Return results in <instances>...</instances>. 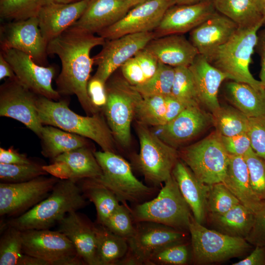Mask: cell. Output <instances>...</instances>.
<instances>
[{
	"instance_id": "1",
	"label": "cell",
	"mask_w": 265,
	"mask_h": 265,
	"mask_svg": "<svg viewBox=\"0 0 265 265\" xmlns=\"http://www.w3.org/2000/svg\"><path fill=\"white\" fill-rule=\"evenodd\" d=\"M105 42L101 36L71 26L47 45L48 54L57 55L61 63L56 80V90L60 95H76L88 116L100 111L93 106L87 92L94 64L90 52Z\"/></svg>"
},
{
	"instance_id": "2",
	"label": "cell",
	"mask_w": 265,
	"mask_h": 265,
	"mask_svg": "<svg viewBox=\"0 0 265 265\" xmlns=\"http://www.w3.org/2000/svg\"><path fill=\"white\" fill-rule=\"evenodd\" d=\"M76 181L60 180L50 194L23 214L12 217L5 225L21 231L50 229L68 213L78 211L87 204Z\"/></svg>"
},
{
	"instance_id": "3",
	"label": "cell",
	"mask_w": 265,
	"mask_h": 265,
	"mask_svg": "<svg viewBox=\"0 0 265 265\" xmlns=\"http://www.w3.org/2000/svg\"><path fill=\"white\" fill-rule=\"evenodd\" d=\"M37 109L41 123L89 138L103 151L115 153L116 140L100 113L92 116L80 115L68 107L66 100L54 101L39 96Z\"/></svg>"
},
{
	"instance_id": "4",
	"label": "cell",
	"mask_w": 265,
	"mask_h": 265,
	"mask_svg": "<svg viewBox=\"0 0 265 265\" xmlns=\"http://www.w3.org/2000/svg\"><path fill=\"white\" fill-rule=\"evenodd\" d=\"M265 23L248 28L238 27L234 35L207 59L225 74L228 79L247 83L258 90H265L260 80L255 79L249 71L257 33Z\"/></svg>"
},
{
	"instance_id": "5",
	"label": "cell",
	"mask_w": 265,
	"mask_h": 265,
	"mask_svg": "<svg viewBox=\"0 0 265 265\" xmlns=\"http://www.w3.org/2000/svg\"><path fill=\"white\" fill-rule=\"evenodd\" d=\"M191 210L172 175L154 199L136 204L132 210L135 223L152 222L184 231L188 229Z\"/></svg>"
},
{
	"instance_id": "6",
	"label": "cell",
	"mask_w": 265,
	"mask_h": 265,
	"mask_svg": "<svg viewBox=\"0 0 265 265\" xmlns=\"http://www.w3.org/2000/svg\"><path fill=\"white\" fill-rule=\"evenodd\" d=\"M102 174L94 179L109 189L122 204L142 203L154 192V187L145 185L133 175L129 163L115 153L94 151Z\"/></svg>"
},
{
	"instance_id": "7",
	"label": "cell",
	"mask_w": 265,
	"mask_h": 265,
	"mask_svg": "<svg viewBox=\"0 0 265 265\" xmlns=\"http://www.w3.org/2000/svg\"><path fill=\"white\" fill-rule=\"evenodd\" d=\"M107 102L103 108L105 118L116 141L123 147L131 142V126L140 94L125 79H108Z\"/></svg>"
},
{
	"instance_id": "8",
	"label": "cell",
	"mask_w": 265,
	"mask_h": 265,
	"mask_svg": "<svg viewBox=\"0 0 265 265\" xmlns=\"http://www.w3.org/2000/svg\"><path fill=\"white\" fill-rule=\"evenodd\" d=\"M192 258L195 264L220 262L241 255L251 247L244 238L208 229L191 218L188 226Z\"/></svg>"
},
{
	"instance_id": "9",
	"label": "cell",
	"mask_w": 265,
	"mask_h": 265,
	"mask_svg": "<svg viewBox=\"0 0 265 265\" xmlns=\"http://www.w3.org/2000/svg\"><path fill=\"white\" fill-rule=\"evenodd\" d=\"M180 159L201 182L212 185L225 177L229 154L216 132L179 152Z\"/></svg>"
},
{
	"instance_id": "10",
	"label": "cell",
	"mask_w": 265,
	"mask_h": 265,
	"mask_svg": "<svg viewBox=\"0 0 265 265\" xmlns=\"http://www.w3.org/2000/svg\"><path fill=\"white\" fill-rule=\"evenodd\" d=\"M136 132L140 144L137 165L146 181L157 186L171 176L180 158L179 152L152 132L147 126L137 122Z\"/></svg>"
},
{
	"instance_id": "11",
	"label": "cell",
	"mask_w": 265,
	"mask_h": 265,
	"mask_svg": "<svg viewBox=\"0 0 265 265\" xmlns=\"http://www.w3.org/2000/svg\"><path fill=\"white\" fill-rule=\"evenodd\" d=\"M22 238L24 253L47 265H84L71 241L58 230H25L22 231Z\"/></svg>"
},
{
	"instance_id": "12",
	"label": "cell",
	"mask_w": 265,
	"mask_h": 265,
	"mask_svg": "<svg viewBox=\"0 0 265 265\" xmlns=\"http://www.w3.org/2000/svg\"><path fill=\"white\" fill-rule=\"evenodd\" d=\"M183 231L152 222L135 223L133 235L128 240L129 249L119 265H148L152 255L168 244L183 242Z\"/></svg>"
},
{
	"instance_id": "13",
	"label": "cell",
	"mask_w": 265,
	"mask_h": 265,
	"mask_svg": "<svg viewBox=\"0 0 265 265\" xmlns=\"http://www.w3.org/2000/svg\"><path fill=\"white\" fill-rule=\"evenodd\" d=\"M59 179L42 176L19 183H0V216L15 217L46 198Z\"/></svg>"
},
{
	"instance_id": "14",
	"label": "cell",
	"mask_w": 265,
	"mask_h": 265,
	"mask_svg": "<svg viewBox=\"0 0 265 265\" xmlns=\"http://www.w3.org/2000/svg\"><path fill=\"white\" fill-rule=\"evenodd\" d=\"M38 96L16 78H8L0 86V116L21 122L40 137L43 125L37 109Z\"/></svg>"
},
{
	"instance_id": "15",
	"label": "cell",
	"mask_w": 265,
	"mask_h": 265,
	"mask_svg": "<svg viewBox=\"0 0 265 265\" xmlns=\"http://www.w3.org/2000/svg\"><path fill=\"white\" fill-rule=\"evenodd\" d=\"M0 53L11 65L17 80L24 87L39 96L54 101L60 100V95L52 87L55 75L53 66L39 65L30 55L16 49L1 50Z\"/></svg>"
},
{
	"instance_id": "16",
	"label": "cell",
	"mask_w": 265,
	"mask_h": 265,
	"mask_svg": "<svg viewBox=\"0 0 265 265\" xmlns=\"http://www.w3.org/2000/svg\"><path fill=\"white\" fill-rule=\"evenodd\" d=\"M155 38L153 31L129 34L106 40L102 50L93 57L97 65L93 76L106 83L112 74L128 59L143 49Z\"/></svg>"
},
{
	"instance_id": "17",
	"label": "cell",
	"mask_w": 265,
	"mask_h": 265,
	"mask_svg": "<svg viewBox=\"0 0 265 265\" xmlns=\"http://www.w3.org/2000/svg\"><path fill=\"white\" fill-rule=\"evenodd\" d=\"M175 5L174 0H149L138 4L114 24L97 34L110 40L129 34L153 31L166 10Z\"/></svg>"
},
{
	"instance_id": "18",
	"label": "cell",
	"mask_w": 265,
	"mask_h": 265,
	"mask_svg": "<svg viewBox=\"0 0 265 265\" xmlns=\"http://www.w3.org/2000/svg\"><path fill=\"white\" fill-rule=\"evenodd\" d=\"M1 50L14 49L30 55L39 65L47 62V43L41 34L37 16L0 26Z\"/></svg>"
},
{
	"instance_id": "19",
	"label": "cell",
	"mask_w": 265,
	"mask_h": 265,
	"mask_svg": "<svg viewBox=\"0 0 265 265\" xmlns=\"http://www.w3.org/2000/svg\"><path fill=\"white\" fill-rule=\"evenodd\" d=\"M94 152L88 146L80 147L51 159V164L43 167L48 174L60 180L97 179L102 171Z\"/></svg>"
},
{
	"instance_id": "20",
	"label": "cell",
	"mask_w": 265,
	"mask_h": 265,
	"mask_svg": "<svg viewBox=\"0 0 265 265\" xmlns=\"http://www.w3.org/2000/svg\"><path fill=\"white\" fill-rule=\"evenodd\" d=\"M212 0L191 4L174 5L164 14L153 31L155 38L190 31L216 12Z\"/></svg>"
},
{
	"instance_id": "21",
	"label": "cell",
	"mask_w": 265,
	"mask_h": 265,
	"mask_svg": "<svg viewBox=\"0 0 265 265\" xmlns=\"http://www.w3.org/2000/svg\"><path fill=\"white\" fill-rule=\"evenodd\" d=\"M211 124L212 114L206 113L200 106L186 107L170 122L157 127L160 130L158 136L176 149L197 136Z\"/></svg>"
},
{
	"instance_id": "22",
	"label": "cell",
	"mask_w": 265,
	"mask_h": 265,
	"mask_svg": "<svg viewBox=\"0 0 265 265\" xmlns=\"http://www.w3.org/2000/svg\"><path fill=\"white\" fill-rule=\"evenodd\" d=\"M90 0L69 3L49 2L38 13L39 28L47 44L72 26L81 16Z\"/></svg>"
},
{
	"instance_id": "23",
	"label": "cell",
	"mask_w": 265,
	"mask_h": 265,
	"mask_svg": "<svg viewBox=\"0 0 265 265\" xmlns=\"http://www.w3.org/2000/svg\"><path fill=\"white\" fill-rule=\"evenodd\" d=\"M58 224L57 230L71 241L84 265H100L94 224L74 211L67 214Z\"/></svg>"
},
{
	"instance_id": "24",
	"label": "cell",
	"mask_w": 265,
	"mask_h": 265,
	"mask_svg": "<svg viewBox=\"0 0 265 265\" xmlns=\"http://www.w3.org/2000/svg\"><path fill=\"white\" fill-rule=\"evenodd\" d=\"M238 25L216 11L190 31L189 40L207 59L236 32Z\"/></svg>"
},
{
	"instance_id": "25",
	"label": "cell",
	"mask_w": 265,
	"mask_h": 265,
	"mask_svg": "<svg viewBox=\"0 0 265 265\" xmlns=\"http://www.w3.org/2000/svg\"><path fill=\"white\" fill-rule=\"evenodd\" d=\"M132 8L126 0H90L80 18L72 26L94 34L121 19Z\"/></svg>"
},
{
	"instance_id": "26",
	"label": "cell",
	"mask_w": 265,
	"mask_h": 265,
	"mask_svg": "<svg viewBox=\"0 0 265 265\" xmlns=\"http://www.w3.org/2000/svg\"><path fill=\"white\" fill-rule=\"evenodd\" d=\"M188 67L193 77L200 104L213 114L221 106L218 93L222 82L228 79L227 76L199 53Z\"/></svg>"
},
{
	"instance_id": "27",
	"label": "cell",
	"mask_w": 265,
	"mask_h": 265,
	"mask_svg": "<svg viewBox=\"0 0 265 265\" xmlns=\"http://www.w3.org/2000/svg\"><path fill=\"white\" fill-rule=\"evenodd\" d=\"M159 62L173 67H188L199 54L196 48L183 34L154 38L144 48Z\"/></svg>"
},
{
	"instance_id": "28",
	"label": "cell",
	"mask_w": 265,
	"mask_h": 265,
	"mask_svg": "<svg viewBox=\"0 0 265 265\" xmlns=\"http://www.w3.org/2000/svg\"><path fill=\"white\" fill-rule=\"evenodd\" d=\"M172 175L188 205L194 218L203 224L207 212V200L210 185L199 180L181 159L176 163Z\"/></svg>"
},
{
	"instance_id": "29",
	"label": "cell",
	"mask_w": 265,
	"mask_h": 265,
	"mask_svg": "<svg viewBox=\"0 0 265 265\" xmlns=\"http://www.w3.org/2000/svg\"><path fill=\"white\" fill-rule=\"evenodd\" d=\"M223 183L240 203L255 213L264 202L254 192L250 182L248 166L243 156L229 155Z\"/></svg>"
},
{
	"instance_id": "30",
	"label": "cell",
	"mask_w": 265,
	"mask_h": 265,
	"mask_svg": "<svg viewBox=\"0 0 265 265\" xmlns=\"http://www.w3.org/2000/svg\"><path fill=\"white\" fill-rule=\"evenodd\" d=\"M225 93L234 107L248 117L265 116V89L232 80L226 84Z\"/></svg>"
},
{
	"instance_id": "31",
	"label": "cell",
	"mask_w": 265,
	"mask_h": 265,
	"mask_svg": "<svg viewBox=\"0 0 265 265\" xmlns=\"http://www.w3.org/2000/svg\"><path fill=\"white\" fill-rule=\"evenodd\" d=\"M209 217L212 224L219 232L245 238L252 228L254 213L239 203L222 213H209Z\"/></svg>"
},
{
	"instance_id": "32",
	"label": "cell",
	"mask_w": 265,
	"mask_h": 265,
	"mask_svg": "<svg viewBox=\"0 0 265 265\" xmlns=\"http://www.w3.org/2000/svg\"><path fill=\"white\" fill-rule=\"evenodd\" d=\"M219 13L229 18L239 28L254 26L265 22L256 0H212Z\"/></svg>"
},
{
	"instance_id": "33",
	"label": "cell",
	"mask_w": 265,
	"mask_h": 265,
	"mask_svg": "<svg viewBox=\"0 0 265 265\" xmlns=\"http://www.w3.org/2000/svg\"><path fill=\"white\" fill-rule=\"evenodd\" d=\"M40 138L42 142L41 154L51 159L67 152L88 146L85 137L50 125L43 126Z\"/></svg>"
},
{
	"instance_id": "34",
	"label": "cell",
	"mask_w": 265,
	"mask_h": 265,
	"mask_svg": "<svg viewBox=\"0 0 265 265\" xmlns=\"http://www.w3.org/2000/svg\"><path fill=\"white\" fill-rule=\"evenodd\" d=\"M86 198L93 202L97 212V223L104 224L120 204L115 194L94 179L77 181Z\"/></svg>"
},
{
	"instance_id": "35",
	"label": "cell",
	"mask_w": 265,
	"mask_h": 265,
	"mask_svg": "<svg viewBox=\"0 0 265 265\" xmlns=\"http://www.w3.org/2000/svg\"><path fill=\"white\" fill-rule=\"evenodd\" d=\"M94 230L100 265H119L128 252V240L102 224H94Z\"/></svg>"
},
{
	"instance_id": "36",
	"label": "cell",
	"mask_w": 265,
	"mask_h": 265,
	"mask_svg": "<svg viewBox=\"0 0 265 265\" xmlns=\"http://www.w3.org/2000/svg\"><path fill=\"white\" fill-rule=\"evenodd\" d=\"M5 228L0 239V265H47L43 260L24 253L21 231L11 226Z\"/></svg>"
},
{
	"instance_id": "37",
	"label": "cell",
	"mask_w": 265,
	"mask_h": 265,
	"mask_svg": "<svg viewBox=\"0 0 265 265\" xmlns=\"http://www.w3.org/2000/svg\"><path fill=\"white\" fill-rule=\"evenodd\" d=\"M212 114V124L216 132L224 136L247 133L249 117L234 106H220Z\"/></svg>"
},
{
	"instance_id": "38",
	"label": "cell",
	"mask_w": 265,
	"mask_h": 265,
	"mask_svg": "<svg viewBox=\"0 0 265 265\" xmlns=\"http://www.w3.org/2000/svg\"><path fill=\"white\" fill-rule=\"evenodd\" d=\"M165 113L166 97L142 96L136 104L134 117L138 123L157 127L164 124Z\"/></svg>"
},
{
	"instance_id": "39",
	"label": "cell",
	"mask_w": 265,
	"mask_h": 265,
	"mask_svg": "<svg viewBox=\"0 0 265 265\" xmlns=\"http://www.w3.org/2000/svg\"><path fill=\"white\" fill-rule=\"evenodd\" d=\"M175 68L159 62L155 75L144 82L133 86L142 97L171 95L174 79Z\"/></svg>"
},
{
	"instance_id": "40",
	"label": "cell",
	"mask_w": 265,
	"mask_h": 265,
	"mask_svg": "<svg viewBox=\"0 0 265 265\" xmlns=\"http://www.w3.org/2000/svg\"><path fill=\"white\" fill-rule=\"evenodd\" d=\"M171 96L186 107L200 106L193 77L188 67H175Z\"/></svg>"
},
{
	"instance_id": "41",
	"label": "cell",
	"mask_w": 265,
	"mask_h": 265,
	"mask_svg": "<svg viewBox=\"0 0 265 265\" xmlns=\"http://www.w3.org/2000/svg\"><path fill=\"white\" fill-rule=\"evenodd\" d=\"M43 166L34 162L18 164L0 163V183H23L48 175Z\"/></svg>"
},
{
	"instance_id": "42",
	"label": "cell",
	"mask_w": 265,
	"mask_h": 265,
	"mask_svg": "<svg viewBox=\"0 0 265 265\" xmlns=\"http://www.w3.org/2000/svg\"><path fill=\"white\" fill-rule=\"evenodd\" d=\"M42 0H0V17L4 20L19 21L37 16Z\"/></svg>"
},
{
	"instance_id": "43",
	"label": "cell",
	"mask_w": 265,
	"mask_h": 265,
	"mask_svg": "<svg viewBox=\"0 0 265 265\" xmlns=\"http://www.w3.org/2000/svg\"><path fill=\"white\" fill-rule=\"evenodd\" d=\"M103 225L112 233L127 239L131 238L135 231L132 210L127 204H120Z\"/></svg>"
},
{
	"instance_id": "44",
	"label": "cell",
	"mask_w": 265,
	"mask_h": 265,
	"mask_svg": "<svg viewBox=\"0 0 265 265\" xmlns=\"http://www.w3.org/2000/svg\"><path fill=\"white\" fill-rule=\"evenodd\" d=\"M240 203L223 183L210 185L207 210L211 213H222Z\"/></svg>"
},
{
	"instance_id": "45",
	"label": "cell",
	"mask_w": 265,
	"mask_h": 265,
	"mask_svg": "<svg viewBox=\"0 0 265 265\" xmlns=\"http://www.w3.org/2000/svg\"><path fill=\"white\" fill-rule=\"evenodd\" d=\"M189 252L188 246L183 242L164 246L151 256L148 265H184L188 263Z\"/></svg>"
},
{
	"instance_id": "46",
	"label": "cell",
	"mask_w": 265,
	"mask_h": 265,
	"mask_svg": "<svg viewBox=\"0 0 265 265\" xmlns=\"http://www.w3.org/2000/svg\"><path fill=\"white\" fill-rule=\"evenodd\" d=\"M248 166L251 187L257 197L265 201V160L252 148L243 156Z\"/></svg>"
},
{
	"instance_id": "47",
	"label": "cell",
	"mask_w": 265,
	"mask_h": 265,
	"mask_svg": "<svg viewBox=\"0 0 265 265\" xmlns=\"http://www.w3.org/2000/svg\"><path fill=\"white\" fill-rule=\"evenodd\" d=\"M247 133L252 150L265 160V116L249 118Z\"/></svg>"
},
{
	"instance_id": "48",
	"label": "cell",
	"mask_w": 265,
	"mask_h": 265,
	"mask_svg": "<svg viewBox=\"0 0 265 265\" xmlns=\"http://www.w3.org/2000/svg\"><path fill=\"white\" fill-rule=\"evenodd\" d=\"M245 239L255 246H265V201L254 213L252 228Z\"/></svg>"
},
{
	"instance_id": "49",
	"label": "cell",
	"mask_w": 265,
	"mask_h": 265,
	"mask_svg": "<svg viewBox=\"0 0 265 265\" xmlns=\"http://www.w3.org/2000/svg\"><path fill=\"white\" fill-rule=\"evenodd\" d=\"M222 144L230 155L244 156L251 148L250 139L247 133L233 136L221 135Z\"/></svg>"
},
{
	"instance_id": "50",
	"label": "cell",
	"mask_w": 265,
	"mask_h": 265,
	"mask_svg": "<svg viewBox=\"0 0 265 265\" xmlns=\"http://www.w3.org/2000/svg\"><path fill=\"white\" fill-rule=\"evenodd\" d=\"M106 83L93 76L87 84V92L93 106L99 111L103 109L107 102Z\"/></svg>"
},
{
	"instance_id": "51",
	"label": "cell",
	"mask_w": 265,
	"mask_h": 265,
	"mask_svg": "<svg viewBox=\"0 0 265 265\" xmlns=\"http://www.w3.org/2000/svg\"><path fill=\"white\" fill-rule=\"evenodd\" d=\"M120 68L124 78L132 86L139 85L146 80L141 68L134 56L126 61Z\"/></svg>"
},
{
	"instance_id": "52",
	"label": "cell",
	"mask_w": 265,
	"mask_h": 265,
	"mask_svg": "<svg viewBox=\"0 0 265 265\" xmlns=\"http://www.w3.org/2000/svg\"><path fill=\"white\" fill-rule=\"evenodd\" d=\"M134 57L141 68L146 80L155 75L159 63L155 56L143 49L136 53Z\"/></svg>"
},
{
	"instance_id": "53",
	"label": "cell",
	"mask_w": 265,
	"mask_h": 265,
	"mask_svg": "<svg viewBox=\"0 0 265 265\" xmlns=\"http://www.w3.org/2000/svg\"><path fill=\"white\" fill-rule=\"evenodd\" d=\"M31 160L25 154H21L13 147L8 149L0 148V163L6 164H29Z\"/></svg>"
},
{
	"instance_id": "54",
	"label": "cell",
	"mask_w": 265,
	"mask_h": 265,
	"mask_svg": "<svg viewBox=\"0 0 265 265\" xmlns=\"http://www.w3.org/2000/svg\"><path fill=\"white\" fill-rule=\"evenodd\" d=\"M261 28L257 33L255 49L256 50L261 59L260 81L265 89V26L263 28Z\"/></svg>"
},
{
	"instance_id": "55",
	"label": "cell",
	"mask_w": 265,
	"mask_h": 265,
	"mask_svg": "<svg viewBox=\"0 0 265 265\" xmlns=\"http://www.w3.org/2000/svg\"><path fill=\"white\" fill-rule=\"evenodd\" d=\"M186 108V107L182 103L172 96L166 97V113L164 124L177 117Z\"/></svg>"
},
{
	"instance_id": "56",
	"label": "cell",
	"mask_w": 265,
	"mask_h": 265,
	"mask_svg": "<svg viewBox=\"0 0 265 265\" xmlns=\"http://www.w3.org/2000/svg\"><path fill=\"white\" fill-rule=\"evenodd\" d=\"M265 265V246H256L255 249L245 258L232 265Z\"/></svg>"
},
{
	"instance_id": "57",
	"label": "cell",
	"mask_w": 265,
	"mask_h": 265,
	"mask_svg": "<svg viewBox=\"0 0 265 265\" xmlns=\"http://www.w3.org/2000/svg\"><path fill=\"white\" fill-rule=\"evenodd\" d=\"M8 78L13 79L16 78L11 65L5 59L2 53H0V80Z\"/></svg>"
},
{
	"instance_id": "58",
	"label": "cell",
	"mask_w": 265,
	"mask_h": 265,
	"mask_svg": "<svg viewBox=\"0 0 265 265\" xmlns=\"http://www.w3.org/2000/svg\"><path fill=\"white\" fill-rule=\"evenodd\" d=\"M203 0H174L175 5L191 4L198 3Z\"/></svg>"
},
{
	"instance_id": "59",
	"label": "cell",
	"mask_w": 265,
	"mask_h": 265,
	"mask_svg": "<svg viewBox=\"0 0 265 265\" xmlns=\"http://www.w3.org/2000/svg\"><path fill=\"white\" fill-rule=\"evenodd\" d=\"M79 0H42V5L49 2L69 3L77 2Z\"/></svg>"
},
{
	"instance_id": "60",
	"label": "cell",
	"mask_w": 265,
	"mask_h": 265,
	"mask_svg": "<svg viewBox=\"0 0 265 265\" xmlns=\"http://www.w3.org/2000/svg\"><path fill=\"white\" fill-rule=\"evenodd\" d=\"M263 15L265 17V0H256Z\"/></svg>"
},
{
	"instance_id": "61",
	"label": "cell",
	"mask_w": 265,
	"mask_h": 265,
	"mask_svg": "<svg viewBox=\"0 0 265 265\" xmlns=\"http://www.w3.org/2000/svg\"><path fill=\"white\" fill-rule=\"evenodd\" d=\"M128 1L132 6V7L142 3L145 1H147L149 0H126Z\"/></svg>"
}]
</instances>
